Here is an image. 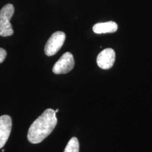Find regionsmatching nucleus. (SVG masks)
Wrapping results in <instances>:
<instances>
[{
    "label": "nucleus",
    "instance_id": "1",
    "mask_svg": "<svg viewBox=\"0 0 152 152\" xmlns=\"http://www.w3.org/2000/svg\"><path fill=\"white\" fill-rule=\"evenodd\" d=\"M56 113L47 109L30 125L28 132V140L32 144H39L48 137L57 124Z\"/></svg>",
    "mask_w": 152,
    "mask_h": 152
},
{
    "label": "nucleus",
    "instance_id": "2",
    "mask_svg": "<svg viewBox=\"0 0 152 152\" xmlns=\"http://www.w3.org/2000/svg\"><path fill=\"white\" fill-rule=\"evenodd\" d=\"M14 14V7L7 4L0 10V36L9 37L14 34L10 20Z\"/></svg>",
    "mask_w": 152,
    "mask_h": 152
},
{
    "label": "nucleus",
    "instance_id": "3",
    "mask_svg": "<svg viewBox=\"0 0 152 152\" xmlns=\"http://www.w3.org/2000/svg\"><path fill=\"white\" fill-rule=\"evenodd\" d=\"M66 37V34L64 32L57 31L53 33L45 45V54L48 56L56 54L64 45Z\"/></svg>",
    "mask_w": 152,
    "mask_h": 152
},
{
    "label": "nucleus",
    "instance_id": "4",
    "mask_svg": "<svg viewBox=\"0 0 152 152\" xmlns=\"http://www.w3.org/2000/svg\"><path fill=\"white\" fill-rule=\"evenodd\" d=\"M75 66V60L71 52H66L62 55L53 67V73L58 74H66L69 73Z\"/></svg>",
    "mask_w": 152,
    "mask_h": 152
},
{
    "label": "nucleus",
    "instance_id": "5",
    "mask_svg": "<svg viewBox=\"0 0 152 152\" xmlns=\"http://www.w3.org/2000/svg\"><path fill=\"white\" fill-rule=\"evenodd\" d=\"M115 59V53L113 49L107 48L102 51L96 58V63L102 69H110L113 66Z\"/></svg>",
    "mask_w": 152,
    "mask_h": 152
},
{
    "label": "nucleus",
    "instance_id": "6",
    "mask_svg": "<svg viewBox=\"0 0 152 152\" xmlns=\"http://www.w3.org/2000/svg\"><path fill=\"white\" fill-rule=\"evenodd\" d=\"M12 120L8 115L0 116V149L4 147L10 135Z\"/></svg>",
    "mask_w": 152,
    "mask_h": 152
},
{
    "label": "nucleus",
    "instance_id": "7",
    "mask_svg": "<svg viewBox=\"0 0 152 152\" xmlns=\"http://www.w3.org/2000/svg\"><path fill=\"white\" fill-rule=\"evenodd\" d=\"M93 31L96 34L112 33H115L118 30V25L113 21L105 23H98L93 26Z\"/></svg>",
    "mask_w": 152,
    "mask_h": 152
},
{
    "label": "nucleus",
    "instance_id": "8",
    "mask_svg": "<svg viewBox=\"0 0 152 152\" xmlns=\"http://www.w3.org/2000/svg\"><path fill=\"white\" fill-rule=\"evenodd\" d=\"M80 144L77 137H73L69 140L64 152H79Z\"/></svg>",
    "mask_w": 152,
    "mask_h": 152
},
{
    "label": "nucleus",
    "instance_id": "9",
    "mask_svg": "<svg viewBox=\"0 0 152 152\" xmlns=\"http://www.w3.org/2000/svg\"><path fill=\"white\" fill-rule=\"evenodd\" d=\"M6 56H7V52L5 49L0 48V64H1L5 60Z\"/></svg>",
    "mask_w": 152,
    "mask_h": 152
},
{
    "label": "nucleus",
    "instance_id": "10",
    "mask_svg": "<svg viewBox=\"0 0 152 152\" xmlns=\"http://www.w3.org/2000/svg\"><path fill=\"white\" fill-rule=\"evenodd\" d=\"M58 111H59V110H58V109H56V111H55V112H56V113H58Z\"/></svg>",
    "mask_w": 152,
    "mask_h": 152
},
{
    "label": "nucleus",
    "instance_id": "11",
    "mask_svg": "<svg viewBox=\"0 0 152 152\" xmlns=\"http://www.w3.org/2000/svg\"><path fill=\"white\" fill-rule=\"evenodd\" d=\"M5 151H4V149H2V150H1V152H4Z\"/></svg>",
    "mask_w": 152,
    "mask_h": 152
}]
</instances>
